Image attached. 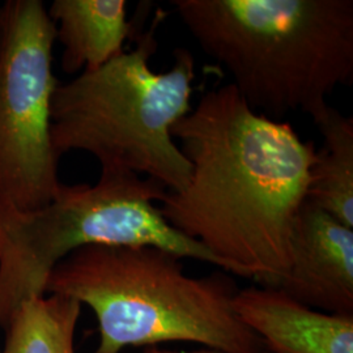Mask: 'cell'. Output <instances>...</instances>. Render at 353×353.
Returning <instances> with one entry per match:
<instances>
[{
    "label": "cell",
    "mask_w": 353,
    "mask_h": 353,
    "mask_svg": "<svg viewBox=\"0 0 353 353\" xmlns=\"http://www.w3.org/2000/svg\"><path fill=\"white\" fill-rule=\"evenodd\" d=\"M166 191L147 176L101 172L94 185L62 183L38 210L0 207V326L20 303L43 296L52 268L84 246L154 248L224 271L202 243L165 220L156 204Z\"/></svg>",
    "instance_id": "5"
},
{
    "label": "cell",
    "mask_w": 353,
    "mask_h": 353,
    "mask_svg": "<svg viewBox=\"0 0 353 353\" xmlns=\"http://www.w3.org/2000/svg\"><path fill=\"white\" fill-rule=\"evenodd\" d=\"M265 353H271V352H268V351H265Z\"/></svg>",
    "instance_id": "13"
},
{
    "label": "cell",
    "mask_w": 353,
    "mask_h": 353,
    "mask_svg": "<svg viewBox=\"0 0 353 353\" xmlns=\"http://www.w3.org/2000/svg\"><path fill=\"white\" fill-rule=\"evenodd\" d=\"M0 353H1V351H0Z\"/></svg>",
    "instance_id": "14"
},
{
    "label": "cell",
    "mask_w": 353,
    "mask_h": 353,
    "mask_svg": "<svg viewBox=\"0 0 353 353\" xmlns=\"http://www.w3.org/2000/svg\"><path fill=\"white\" fill-rule=\"evenodd\" d=\"M207 55L254 112L314 119L353 83L352 0H173Z\"/></svg>",
    "instance_id": "2"
},
{
    "label": "cell",
    "mask_w": 353,
    "mask_h": 353,
    "mask_svg": "<svg viewBox=\"0 0 353 353\" xmlns=\"http://www.w3.org/2000/svg\"><path fill=\"white\" fill-rule=\"evenodd\" d=\"M165 16L157 8L131 50L58 84L51 100V141L58 157L85 152L99 160L101 172L147 176L170 192L186 188L191 166L172 128L192 109L195 59L176 49L170 70H152Z\"/></svg>",
    "instance_id": "4"
},
{
    "label": "cell",
    "mask_w": 353,
    "mask_h": 353,
    "mask_svg": "<svg viewBox=\"0 0 353 353\" xmlns=\"http://www.w3.org/2000/svg\"><path fill=\"white\" fill-rule=\"evenodd\" d=\"M55 39L42 1L0 6V207L38 210L62 186L51 141Z\"/></svg>",
    "instance_id": "6"
},
{
    "label": "cell",
    "mask_w": 353,
    "mask_h": 353,
    "mask_svg": "<svg viewBox=\"0 0 353 353\" xmlns=\"http://www.w3.org/2000/svg\"><path fill=\"white\" fill-rule=\"evenodd\" d=\"M81 303L61 294L29 299L6 322L1 353H75Z\"/></svg>",
    "instance_id": "11"
},
{
    "label": "cell",
    "mask_w": 353,
    "mask_h": 353,
    "mask_svg": "<svg viewBox=\"0 0 353 353\" xmlns=\"http://www.w3.org/2000/svg\"><path fill=\"white\" fill-rule=\"evenodd\" d=\"M172 137L191 174L185 189L159 202L165 220L225 272L276 288L290 271L292 228L316 144L288 122L254 112L233 84L207 90Z\"/></svg>",
    "instance_id": "1"
},
{
    "label": "cell",
    "mask_w": 353,
    "mask_h": 353,
    "mask_svg": "<svg viewBox=\"0 0 353 353\" xmlns=\"http://www.w3.org/2000/svg\"><path fill=\"white\" fill-rule=\"evenodd\" d=\"M232 307L271 353H353V316L319 312L272 287L236 292Z\"/></svg>",
    "instance_id": "8"
},
{
    "label": "cell",
    "mask_w": 353,
    "mask_h": 353,
    "mask_svg": "<svg viewBox=\"0 0 353 353\" xmlns=\"http://www.w3.org/2000/svg\"><path fill=\"white\" fill-rule=\"evenodd\" d=\"M237 290L224 272L190 276L181 258L164 250L92 245L52 268L45 294L90 307L100 331L94 353L176 341L221 353H265L233 312Z\"/></svg>",
    "instance_id": "3"
},
{
    "label": "cell",
    "mask_w": 353,
    "mask_h": 353,
    "mask_svg": "<svg viewBox=\"0 0 353 353\" xmlns=\"http://www.w3.org/2000/svg\"><path fill=\"white\" fill-rule=\"evenodd\" d=\"M313 121L323 144L316 151L306 201L353 229V118L327 105Z\"/></svg>",
    "instance_id": "10"
},
{
    "label": "cell",
    "mask_w": 353,
    "mask_h": 353,
    "mask_svg": "<svg viewBox=\"0 0 353 353\" xmlns=\"http://www.w3.org/2000/svg\"><path fill=\"white\" fill-rule=\"evenodd\" d=\"M279 290L319 312L353 316V229L305 201L290 234Z\"/></svg>",
    "instance_id": "7"
},
{
    "label": "cell",
    "mask_w": 353,
    "mask_h": 353,
    "mask_svg": "<svg viewBox=\"0 0 353 353\" xmlns=\"http://www.w3.org/2000/svg\"><path fill=\"white\" fill-rule=\"evenodd\" d=\"M126 6L125 0L52 1L48 13L63 45L65 74L96 71L125 51L127 41L137 37Z\"/></svg>",
    "instance_id": "9"
},
{
    "label": "cell",
    "mask_w": 353,
    "mask_h": 353,
    "mask_svg": "<svg viewBox=\"0 0 353 353\" xmlns=\"http://www.w3.org/2000/svg\"><path fill=\"white\" fill-rule=\"evenodd\" d=\"M143 353H221L214 350H210V348H204L202 347L201 350L196 351H173V350H166V348H161L160 345H152V347H145L144 352Z\"/></svg>",
    "instance_id": "12"
}]
</instances>
